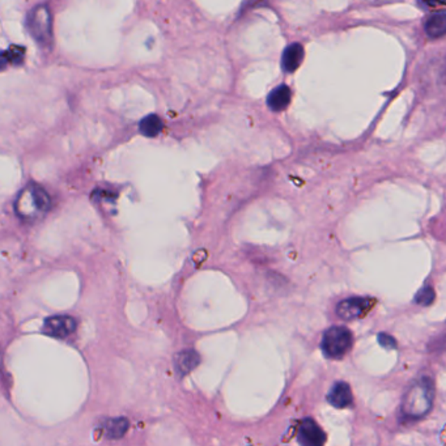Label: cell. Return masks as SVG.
<instances>
[{
    "label": "cell",
    "mask_w": 446,
    "mask_h": 446,
    "mask_svg": "<svg viewBox=\"0 0 446 446\" xmlns=\"http://www.w3.org/2000/svg\"><path fill=\"white\" fill-rule=\"evenodd\" d=\"M51 207V199L46 190L35 184L25 186L15 202L16 214L26 221L44 218Z\"/></svg>",
    "instance_id": "7a4b0ae2"
},
{
    "label": "cell",
    "mask_w": 446,
    "mask_h": 446,
    "mask_svg": "<svg viewBox=\"0 0 446 446\" xmlns=\"http://www.w3.org/2000/svg\"><path fill=\"white\" fill-rule=\"evenodd\" d=\"M163 126L160 117L151 114L141 122V132L147 138H154L163 131Z\"/></svg>",
    "instance_id": "9a60e30c"
},
{
    "label": "cell",
    "mask_w": 446,
    "mask_h": 446,
    "mask_svg": "<svg viewBox=\"0 0 446 446\" xmlns=\"http://www.w3.org/2000/svg\"><path fill=\"white\" fill-rule=\"evenodd\" d=\"M297 438L301 446H324L326 443V435L324 429L312 417L301 420L298 425Z\"/></svg>",
    "instance_id": "8992f818"
},
{
    "label": "cell",
    "mask_w": 446,
    "mask_h": 446,
    "mask_svg": "<svg viewBox=\"0 0 446 446\" xmlns=\"http://www.w3.org/2000/svg\"><path fill=\"white\" fill-rule=\"evenodd\" d=\"M379 339H380V344L386 349H395V346H397L395 339L388 334H380Z\"/></svg>",
    "instance_id": "e0dca14e"
},
{
    "label": "cell",
    "mask_w": 446,
    "mask_h": 446,
    "mask_svg": "<svg viewBox=\"0 0 446 446\" xmlns=\"http://www.w3.org/2000/svg\"><path fill=\"white\" fill-rule=\"evenodd\" d=\"M28 28L33 38L41 46H49L51 44L53 22L50 10L44 4L34 7L28 16Z\"/></svg>",
    "instance_id": "277c9868"
},
{
    "label": "cell",
    "mask_w": 446,
    "mask_h": 446,
    "mask_svg": "<svg viewBox=\"0 0 446 446\" xmlns=\"http://www.w3.org/2000/svg\"><path fill=\"white\" fill-rule=\"evenodd\" d=\"M199 361H200V358L194 349L182 351L175 358V370L181 376H185V374H189L191 370L196 369V367L199 365Z\"/></svg>",
    "instance_id": "8fae6325"
},
{
    "label": "cell",
    "mask_w": 446,
    "mask_h": 446,
    "mask_svg": "<svg viewBox=\"0 0 446 446\" xmlns=\"http://www.w3.org/2000/svg\"><path fill=\"white\" fill-rule=\"evenodd\" d=\"M303 59H304V47L297 42H294L284 50L283 56H282V67L285 72L292 74L303 63Z\"/></svg>",
    "instance_id": "9c48e42d"
},
{
    "label": "cell",
    "mask_w": 446,
    "mask_h": 446,
    "mask_svg": "<svg viewBox=\"0 0 446 446\" xmlns=\"http://www.w3.org/2000/svg\"><path fill=\"white\" fill-rule=\"evenodd\" d=\"M105 435L108 438H120L129 429V420L125 417L110 419L105 423Z\"/></svg>",
    "instance_id": "5bb4252c"
},
{
    "label": "cell",
    "mask_w": 446,
    "mask_h": 446,
    "mask_svg": "<svg viewBox=\"0 0 446 446\" xmlns=\"http://www.w3.org/2000/svg\"><path fill=\"white\" fill-rule=\"evenodd\" d=\"M292 99V92L287 86H279L272 90L267 98V105L272 111H283L288 108Z\"/></svg>",
    "instance_id": "30bf717a"
},
{
    "label": "cell",
    "mask_w": 446,
    "mask_h": 446,
    "mask_svg": "<svg viewBox=\"0 0 446 446\" xmlns=\"http://www.w3.org/2000/svg\"><path fill=\"white\" fill-rule=\"evenodd\" d=\"M327 401L335 408H346L353 403V395L347 382L337 381L330 389Z\"/></svg>",
    "instance_id": "ba28073f"
},
{
    "label": "cell",
    "mask_w": 446,
    "mask_h": 446,
    "mask_svg": "<svg viewBox=\"0 0 446 446\" xmlns=\"http://www.w3.org/2000/svg\"><path fill=\"white\" fill-rule=\"evenodd\" d=\"M374 305V300L369 297H349L340 301L337 306V314L344 321H352L365 316Z\"/></svg>",
    "instance_id": "5b68a950"
},
{
    "label": "cell",
    "mask_w": 446,
    "mask_h": 446,
    "mask_svg": "<svg viewBox=\"0 0 446 446\" xmlns=\"http://www.w3.org/2000/svg\"><path fill=\"white\" fill-rule=\"evenodd\" d=\"M0 376H1V355H0Z\"/></svg>",
    "instance_id": "ac0fdd59"
},
{
    "label": "cell",
    "mask_w": 446,
    "mask_h": 446,
    "mask_svg": "<svg viewBox=\"0 0 446 446\" xmlns=\"http://www.w3.org/2000/svg\"><path fill=\"white\" fill-rule=\"evenodd\" d=\"M425 33L431 38H440L446 32V13L444 11L437 12L425 22Z\"/></svg>",
    "instance_id": "7c38bea8"
},
{
    "label": "cell",
    "mask_w": 446,
    "mask_h": 446,
    "mask_svg": "<svg viewBox=\"0 0 446 446\" xmlns=\"http://www.w3.org/2000/svg\"><path fill=\"white\" fill-rule=\"evenodd\" d=\"M77 321L70 316H54L45 321L44 333L50 337L65 339L77 331Z\"/></svg>",
    "instance_id": "52a82bcc"
},
{
    "label": "cell",
    "mask_w": 446,
    "mask_h": 446,
    "mask_svg": "<svg viewBox=\"0 0 446 446\" xmlns=\"http://www.w3.org/2000/svg\"><path fill=\"white\" fill-rule=\"evenodd\" d=\"M352 343L353 337L347 327L333 326L325 331L321 349L328 359H342L352 347Z\"/></svg>",
    "instance_id": "3957f363"
},
{
    "label": "cell",
    "mask_w": 446,
    "mask_h": 446,
    "mask_svg": "<svg viewBox=\"0 0 446 446\" xmlns=\"http://www.w3.org/2000/svg\"><path fill=\"white\" fill-rule=\"evenodd\" d=\"M435 385L432 379L422 377L404 392L402 414L407 420H420L428 415L433 406Z\"/></svg>",
    "instance_id": "6da1fadb"
},
{
    "label": "cell",
    "mask_w": 446,
    "mask_h": 446,
    "mask_svg": "<svg viewBox=\"0 0 446 446\" xmlns=\"http://www.w3.org/2000/svg\"><path fill=\"white\" fill-rule=\"evenodd\" d=\"M435 300V291L431 287H424L423 289L419 291V294H416L415 301L416 304L422 305V306H428L432 304Z\"/></svg>",
    "instance_id": "2e32d148"
},
{
    "label": "cell",
    "mask_w": 446,
    "mask_h": 446,
    "mask_svg": "<svg viewBox=\"0 0 446 446\" xmlns=\"http://www.w3.org/2000/svg\"><path fill=\"white\" fill-rule=\"evenodd\" d=\"M25 49L22 46H11L0 53V71L11 65H20L24 62Z\"/></svg>",
    "instance_id": "4fadbf2b"
}]
</instances>
